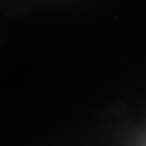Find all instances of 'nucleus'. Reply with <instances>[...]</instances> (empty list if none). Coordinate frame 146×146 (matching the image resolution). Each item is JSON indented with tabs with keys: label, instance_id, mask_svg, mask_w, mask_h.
<instances>
[]
</instances>
